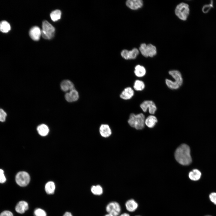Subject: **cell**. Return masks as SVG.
Returning <instances> with one entry per match:
<instances>
[{
    "instance_id": "30",
    "label": "cell",
    "mask_w": 216,
    "mask_h": 216,
    "mask_svg": "<svg viewBox=\"0 0 216 216\" xmlns=\"http://www.w3.org/2000/svg\"><path fill=\"white\" fill-rule=\"evenodd\" d=\"M213 2H211L210 3L204 5L202 7V10L204 13H207L213 7Z\"/></svg>"
},
{
    "instance_id": "34",
    "label": "cell",
    "mask_w": 216,
    "mask_h": 216,
    "mask_svg": "<svg viewBox=\"0 0 216 216\" xmlns=\"http://www.w3.org/2000/svg\"><path fill=\"white\" fill-rule=\"evenodd\" d=\"M63 216H73L71 213L69 212H66Z\"/></svg>"
},
{
    "instance_id": "26",
    "label": "cell",
    "mask_w": 216,
    "mask_h": 216,
    "mask_svg": "<svg viewBox=\"0 0 216 216\" xmlns=\"http://www.w3.org/2000/svg\"><path fill=\"white\" fill-rule=\"evenodd\" d=\"M133 87L136 91H141L144 89L145 84L142 81L136 80L134 82Z\"/></svg>"
},
{
    "instance_id": "36",
    "label": "cell",
    "mask_w": 216,
    "mask_h": 216,
    "mask_svg": "<svg viewBox=\"0 0 216 216\" xmlns=\"http://www.w3.org/2000/svg\"><path fill=\"white\" fill-rule=\"evenodd\" d=\"M104 216H114L113 215L111 214H106Z\"/></svg>"
},
{
    "instance_id": "17",
    "label": "cell",
    "mask_w": 216,
    "mask_h": 216,
    "mask_svg": "<svg viewBox=\"0 0 216 216\" xmlns=\"http://www.w3.org/2000/svg\"><path fill=\"white\" fill-rule=\"evenodd\" d=\"M126 209L130 212L135 211L137 209L138 205L137 203L134 199H130L126 201L125 204Z\"/></svg>"
},
{
    "instance_id": "18",
    "label": "cell",
    "mask_w": 216,
    "mask_h": 216,
    "mask_svg": "<svg viewBox=\"0 0 216 216\" xmlns=\"http://www.w3.org/2000/svg\"><path fill=\"white\" fill-rule=\"evenodd\" d=\"M60 86L62 90L64 92L70 91L75 89L74 84L68 80H63L61 83Z\"/></svg>"
},
{
    "instance_id": "6",
    "label": "cell",
    "mask_w": 216,
    "mask_h": 216,
    "mask_svg": "<svg viewBox=\"0 0 216 216\" xmlns=\"http://www.w3.org/2000/svg\"><path fill=\"white\" fill-rule=\"evenodd\" d=\"M141 54L146 57H152L157 54L156 48L152 44H142L139 48Z\"/></svg>"
},
{
    "instance_id": "9",
    "label": "cell",
    "mask_w": 216,
    "mask_h": 216,
    "mask_svg": "<svg viewBox=\"0 0 216 216\" xmlns=\"http://www.w3.org/2000/svg\"><path fill=\"white\" fill-rule=\"evenodd\" d=\"M140 106L143 112H146L148 109L149 113L152 114H154L157 109L154 102L150 100L144 101L140 104Z\"/></svg>"
},
{
    "instance_id": "28",
    "label": "cell",
    "mask_w": 216,
    "mask_h": 216,
    "mask_svg": "<svg viewBox=\"0 0 216 216\" xmlns=\"http://www.w3.org/2000/svg\"><path fill=\"white\" fill-rule=\"evenodd\" d=\"M34 214V216H46V212L40 208H37L35 209Z\"/></svg>"
},
{
    "instance_id": "21",
    "label": "cell",
    "mask_w": 216,
    "mask_h": 216,
    "mask_svg": "<svg viewBox=\"0 0 216 216\" xmlns=\"http://www.w3.org/2000/svg\"><path fill=\"white\" fill-rule=\"evenodd\" d=\"M134 73L136 76L141 77L145 75L146 70L144 66L139 64L135 66Z\"/></svg>"
},
{
    "instance_id": "3",
    "label": "cell",
    "mask_w": 216,
    "mask_h": 216,
    "mask_svg": "<svg viewBox=\"0 0 216 216\" xmlns=\"http://www.w3.org/2000/svg\"><path fill=\"white\" fill-rule=\"evenodd\" d=\"M145 120V116L142 113L137 114L131 113L128 122L131 127L136 130H141L144 127Z\"/></svg>"
},
{
    "instance_id": "2",
    "label": "cell",
    "mask_w": 216,
    "mask_h": 216,
    "mask_svg": "<svg viewBox=\"0 0 216 216\" xmlns=\"http://www.w3.org/2000/svg\"><path fill=\"white\" fill-rule=\"evenodd\" d=\"M169 74L174 80L173 81L169 79H166L165 83L167 86L172 89H178L182 85L183 79L180 72L177 70H171L169 71Z\"/></svg>"
},
{
    "instance_id": "25",
    "label": "cell",
    "mask_w": 216,
    "mask_h": 216,
    "mask_svg": "<svg viewBox=\"0 0 216 216\" xmlns=\"http://www.w3.org/2000/svg\"><path fill=\"white\" fill-rule=\"evenodd\" d=\"M91 190L93 194L96 195H100L103 192V188L100 185L92 186L91 187Z\"/></svg>"
},
{
    "instance_id": "4",
    "label": "cell",
    "mask_w": 216,
    "mask_h": 216,
    "mask_svg": "<svg viewBox=\"0 0 216 216\" xmlns=\"http://www.w3.org/2000/svg\"><path fill=\"white\" fill-rule=\"evenodd\" d=\"M175 12L176 15L180 19L185 21L187 19L189 14V6L186 3H181L176 6Z\"/></svg>"
},
{
    "instance_id": "35",
    "label": "cell",
    "mask_w": 216,
    "mask_h": 216,
    "mask_svg": "<svg viewBox=\"0 0 216 216\" xmlns=\"http://www.w3.org/2000/svg\"><path fill=\"white\" fill-rule=\"evenodd\" d=\"M119 216H130V215L128 213H124L121 214Z\"/></svg>"
},
{
    "instance_id": "7",
    "label": "cell",
    "mask_w": 216,
    "mask_h": 216,
    "mask_svg": "<svg viewBox=\"0 0 216 216\" xmlns=\"http://www.w3.org/2000/svg\"><path fill=\"white\" fill-rule=\"evenodd\" d=\"M29 174L25 171H20L16 175L15 181L18 185L21 187H25L29 184L30 181Z\"/></svg>"
},
{
    "instance_id": "23",
    "label": "cell",
    "mask_w": 216,
    "mask_h": 216,
    "mask_svg": "<svg viewBox=\"0 0 216 216\" xmlns=\"http://www.w3.org/2000/svg\"><path fill=\"white\" fill-rule=\"evenodd\" d=\"M37 130L39 134L43 136H46L49 132L48 127L44 124L39 125L37 127Z\"/></svg>"
},
{
    "instance_id": "16",
    "label": "cell",
    "mask_w": 216,
    "mask_h": 216,
    "mask_svg": "<svg viewBox=\"0 0 216 216\" xmlns=\"http://www.w3.org/2000/svg\"><path fill=\"white\" fill-rule=\"evenodd\" d=\"M28 203L24 201L19 202L15 207V210L17 213L20 214L24 213L28 209Z\"/></svg>"
},
{
    "instance_id": "12",
    "label": "cell",
    "mask_w": 216,
    "mask_h": 216,
    "mask_svg": "<svg viewBox=\"0 0 216 216\" xmlns=\"http://www.w3.org/2000/svg\"><path fill=\"white\" fill-rule=\"evenodd\" d=\"M65 98L69 102L76 101L79 98L78 92L75 89H73L65 94Z\"/></svg>"
},
{
    "instance_id": "5",
    "label": "cell",
    "mask_w": 216,
    "mask_h": 216,
    "mask_svg": "<svg viewBox=\"0 0 216 216\" xmlns=\"http://www.w3.org/2000/svg\"><path fill=\"white\" fill-rule=\"evenodd\" d=\"M55 28L46 20L43 22L41 34L42 37L46 39H50L54 36Z\"/></svg>"
},
{
    "instance_id": "22",
    "label": "cell",
    "mask_w": 216,
    "mask_h": 216,
    "mask_svg": "<svg viewBox=\"0 0 216 216\" xmlns=\"http://www.w3.org/2000/svg\"><path fill=\"white\" fill-rule=\"evenodd\" d=\"M56 186L54 183L52 181L47 182L45 186V190L46 193L48 194H53L55 190Z\"/></svg>"
},
{
    "instance_id": "20",
    "label": "cell",
    "mask_w": 216,
    "mask_h": 216,
    "mask_svg": "<svg viewBox=\"0 0 216 216\" xmlns=\"http://www.w3.org/2000/svg\"><path fill=\"white\" fill-rule=\"evenodd\" d=\"M158 122V119L155 116L151 115L145 120V124L149 128H152Z\"/></svg>"
},
{
    "instance_id": "33",
    "label": "cell",
    "mask_w": 216,
    "mask_h": 216,
    "mask_svg": "<svg viewBox=\"0 0 216 216\" xmlns=\"http://www.w3.org/2000/svg\"><path fill=\"white\" fill-rule=\"evenodd\" d=\"M0 216H14L12 212L9 211H4L0 214Z\"/></svg>"
},
{
    "instance_id": "1",
    "label": "cell",
    "mask_w": 216,
    "mask_h": 216,
    "mask_svg": "<svg viewBox=\"0 0 216 216\" xmlns=\"http://www.w3.org/2000/svg\"><path fill=\"white\" fill-rule=\"evenodd\" d=\"M175 157L176 160L181 164L183 165H189L191 163L192 160L189 146L185 144L181 145L176 149Z\"/></svg>"
},
{
    "instance_id": "13",
    "label": "cell",
    "mask_w": 216,
    "mask_h": 216,
    "mask_svg": "<svg viewBox=\"0 0 216 216\" xmlns=\"http://www.w3.org/2000/svg\"><path fill=\"white\" fill-rule=\"evenodd\" d=\"M29 35L33 40L34 41H38L40 39L41 35V31L38 26H33L30 30Z\"/></svg>"
},
{
    "instance_id": "19",
    "label": "cell",
    "mask_w": 216,
    "mask_h": 216,
    "mask_svg": "<svg viewBox=\"0 0 216 216\" xmlns=\"http://www.w3.org/2000/svg\"><path fill=\"white\" fill-rule=\"evenodd\" d=\"M202 174L201 172L198 169H194L190 172L188 174L189 178L191 180L196 181L200 179Z\"/></svg>"
},
{
    "instance_id": "29",
    "label": "cell",
    "mask_w": 216,
    "mask_h": 216,
    "mask_svg": "<svg viewBox=\"0 0 216 216\" xmlns=\"http://www.w3.org/2000/svg\"><path fill=\"white\" fill-rule=\"evenodd\" d=\"M208 199L210 202L213 205L216 206V192H212L208 195Z\"/></svg>"
},
{
    "instance_id": "15",
    "label": "cell",
    "mask_w": 216,
    "mask_h": 216,
    "mask_svg": "<svg viewBox=\"0 0 216 216\" xmlns=\"http://www.w3.org/2000/svg\"><path fill=\"white\" fill-rule=\"evenodd\" d=\"M134 92L133 89L130 87L126 88L122 92L120 95V98L124 100H128L131 99L134 95Z\"/></svg>"
},
{
    "instance_id": "8",
    "label": "cell",
    "mask_w": 216,
    "mask_h": 216,
    "mask_svg": "<svg viewBox=\"0 0 216 216\" xmlns=\"http://www.w3.org/2000/svg\"><path fill=\"white\" fill-rule=\"evenodd\" d=\"M106 208L108 214L114 216H118L121 212V207L120 204L115 201L110 202L107 205Z\"/></svg>"
},
{
    "instance_id": "32",
    "label": "cell",
    "mask_w": 216,
    "mask_h": 216,
    "mask_svg": "<svg viewBox=\"0 0 216 216\" xmlns=\"http://www.w3.org/2000/svg\"><path fill=\"white\" fill-rule=\"evenodd\" d=\"M6 180V179L4 175L3 170L0 169V183H4Z\"/></svg>"
},
{
    "instance_id": "38",
    "label": "cell",
    "mask_w": 216,
    "mask_h": 216,
    "mask_svg": "<svg viewBox=\"0 0 216 216\" xmlns=\"http://www.w3.org/2000/svg\"><path fill=\"white\" fill-rule=\"evenodd\" d=\"M139 216V215H136V216Z\"/></svg>"
},
{
    "instance_id": "10",
    "label": "cell",
    "mask_w": 216,
    "mask_h": 216,
    "mask_svg": "<svg viewBox=\"0 0 216 216\" xmlns=\"http://www.w3.org/2000/svg\"><path fill=\"white\" fill-rule=\"evenodd\" d=\"M139 54V51L136 48H134L130 51L124 50H123L121 53L122 57L125 59H135Z\"/></svg>"
},
{
    "instance_id": "37",
    "label": "cell",
    "mask_w": 216,
    "mask_h": 216,
    "mask_svg": "<svg viewBox=\"0 0 216 216\" xmlns=\"http://www.w3.org/2000/svg\"><path fill=\"white\" fill-rule=\"evenodd\" d=\"M203 216H212V215H210V214H207V215H205Z\"/></svg>"
},
{
    "instance_id": "11",
    "label": "cell",
    "mask_w": 216,
    "mask_h": 216,
    "mask_svg": "<svg viewBox=\"0 0 216 216\" xmlns=\"http://www.w3.org/2000/svg\"><path fill=\"white\" fill-rule=\"evenodd\" d=\"M99 132L101 136L105 138L110 136L112 133L110 126L106 124H102L100 125Z\"/></svg>"
},
{
    "instance_id": "24",
    "label": "cell",
    "mask_w": 216,
    "mask_h": 216,
    "mask_svg": "<svg viewBox=\"0 0 216 216\" xmlns=\"http://www.w3.org/2000/svg\"><path fill=\"white\" fill-rule=\"evenodd\" d=\"M10 29V25L7 21L3 20L0 22V31L6 33L9 32Z\"/></svg>"
},
{
    "instance_id": "27",
    "label": "cell",
    "mask_w": 216,
    "mask_h": 216,
    "mask_svg": "<svg viewBox=\"0 0 216 216\" xmlns=\"http://www.w3.org/2000/svg\"><path fill=\"white\" fill-rule=\"evenodd\" d=\"M61 12L58 10L52 11L50 14V16L52 21L55 22L60 19L61 16Z\"/></svg>"
},
{
    "instance_id": "14",
    "label": "cell",
    "mask_w": 216,
    "mask_h": 216,
    "mask_svg": "<svg viewBox=\"0 0 216 216\" xmlns=\"http://www.w3.org/2000/svg\"><path fill=\"white\" fill-rule=\"evenodd\" d=\"M126 5L130 9L136 10L142 7L143 2L142 0H128L126 2Z\"/></svg>"
},
{
    "instance_id": "31",
    "label": "cell",
    "mask_w": 216,
    "mask_h": 216,
    "mask_svg": "<svg viewBox=\"0 0 216 216\" xmlns=\"http://www.w3.org/2000/svg\"><path fill=\"white\" fill-rule=\"evenodd\" d=\"M7 116L6 112L2 109L0 108V121L4 122Z\"/></svg>"
}]
</instances>
